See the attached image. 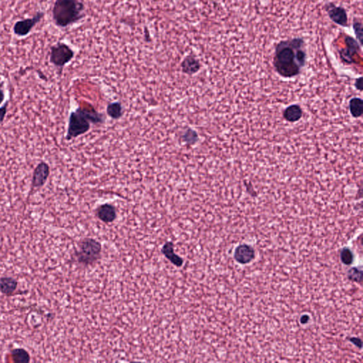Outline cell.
Here are the masks:
<instances>
[{
	"label": "cell",
	"mask_w": 363,
	"mask_h": 363,
	"mask_svg": "<svg viewBox=\"0 0 363 363\" xmlns=\"http://www.w3.org/2000/svg\"><path fill=\"white\" fill-rule=\"evenodd\" d=\"M309 319H310V318H309V316L303 315L301 317V319H300V322H301L302 324L304 325L309 322Z\"/></svg>",
	"instance_id": "obj_26"
},
{
	"label": "cell",
	"mask_w": 363,
	"mask_h": 363,
	"mask_svg": "<svg viewBox=\"0 0 363 363\" xmlns=\"http://www.w3.org/2000/svg\"><path fill=\"white\" fill-rule=\"evenodd\" d=\"M181 139L186 145H193L198 142L199 136L195 130L187 128L182 134Z\"/></svg>",
	"instance_id": "obj_18"
},
{
	"label": "cell",
	"mask_w": 363,
	"mask_h": 363,
	"mask_svg": "<svg viewBox=\"0 0 363 363\" xmlns=\"http://www.w3.org/2000/svg\"><path fill=\"white\" fill-rule=\"evenodd\" d=\"M345 43L346 46L339 51V54L341 60L345 64L350 65L354 62V56L361 52L362 45L360 44L356 39L350 36L345 37Z\"/></svg>",
	"instance_id": "obj_8"
},
{
	"label": "cell",
	"mask_w": 363,
	"mask_h": 363,
	"mask_svg": "<svg viewBox=\"0 0 363 363\" xmlns=\"http://www.w3.org/2000/svg\"><path fill=\"white\" fill-rule=\"evenodd\" d=\"M348 278L350 281L356 282L361 283L363 280L362 270H359L357 267H352L348 270Z\"/></svg>",
	"instance_id": "obj_21"
},
{
	"label": "cell",
	"mask_w": 363,
	"mask_h": 363,
	"mask_svg": "<svg viewBox=\"0 0 363 363\" xmlns=\"http://www.w3.org/2000/svg\"><path fill=\"white\" fill-rule=\"evenodd\" d=\"M363 100L361 98L352 99L349 103L350 113L354 118L362 117L363 115Z\"/></svg>",
	"instance_id": "obj_16"
},
{
	"label": "cell",
	"mask_w": 363,
	"mask_h": 363,
	"mask_svg": "<svg viewBox=\"0 0 363 363\" xmlns=\"http://www.w3.org/2000/svg\"><path fill=\"white\" fill-rule=\"evenodd\" d=\"M8 106H9V101H7L0 107V125L5 120L6 114L7 113Z\"/></svg>",
	"instance_id": "obj_23"
},
{
	"label": "cell",
	"mask_w": 363,
	"mask_h": 363,
	"mask_svg": "<svg viewBox=\"0 0 363 363\" xmlns=\"http://www.w3.org/2000/svg\"><path fill=\"white\" fill-rule=\"evenodd\" d=\"M106 113L114 120H119L123 115V107L120 102L109 104L106 108Z\"/></svg>",
	"instance_id": "obj_19"
},
{
	"label": "cell",
	"mask_w": 363,
	"mask_h": 363,
	"mask_svg": "<svg viewBox=\"0 0 363 363\" xmlns=\"http://www.w3.org/2000/svg\"><path fill=\"white\" fill-rule=\"evenodd\" d=\"M162 253L175 266L181 267L183 265L182 258L175 253L174 244L172 242H167L162 247Z\"/></svg>",
	"instance_id": "obj_15"
},
{
	"label": "cell",
	"mask_w": 363,
	"mask_h": 363,
	"mask_svg": "<svg viewBox=\"0 0 363 363\" xmlns=\"http://www.w3.org/2000/svg\"><path fill=\"white\" fill-rule=\"evenodd\" d=\"M51 173L49 165L44 161L39 162L34 169L31 180L32 189H39L43 187L48 181Z\"/></svg>",
	"instance_id": "obj_9"
},
{
	"label": "cell",
	"mask_w": 363,
	"mask_h": 363,
	"mask_svg": "<svg viewBox=\"0 0 363 363\" xmlns=\"http://www.w3.org/2000/svg\"><path fill=\"white\" fill-rule=\"evenodd\" d=\"M356 87L359 90H362V78H358L356 81Z\"/></svg>",
	"instance_id": "obj_27"
},
{
	"label": "cell",
	"mask_w": 363,
	"mask_h": 363,
	"mask_svg": "<svg viewBox=\"0 0 363 363\" xmlns=\"http://www.w3.org/2000/svg\"><path fill=\"white\" fill-rule=\"evenodd\" d=\"M12 358L15 363H29L31 359L29 353L23 348L14 349L12 351Z\"/></svg>",
	"instance_id": "obj_17"
},
{
	"label": "cell",
	"mask_w": 363,
	"mask_h": 363,
	"mask_svg": "<svg viewBox=\"0 0 363 363\" xmlns=\"http://www.w3.org/2000/svg\"><path fill=\"white\" fill-rule=\"evenodd\" d=\"M84 12V6L81 0H56L53 20L58 27L66 28L83 18Z\"/></svg>",
	"instance_id": "obj_3"
},
{
	"label": "cell",
	"mask_w": 363,
	"mask_h": 363,
	"mask_svg": "<svg viewBox=\"0 0 363 363\" xmlns=\"http://www.w3.org/2000/svg\"><path fill=\"white\" fill-rule=\"evenodd\" d=\"M74 55V51L69 45L59 42L51 48L50 62L56 68L62 70L65 65L73 60Z\"/></svg>",
	"instance_id": "obj_5"
},
{
	"label": "cell",
	"mask_w": 363,
	"mask_h": 363,
	"mask_svg": "<svg viewBox=\"0 0 363 363\" xmlns=\"http://www.w3.org/2000/svg\"><path fill=\"white\" fill-rule=\"evenodd\" d=\"M4 100H5V94H4V86L0 78V105L4 102Z\"/></svg>",
	"instance_id": "obj_24"
},
{
	"label": "cell",
	"mask_w": 363,
	"mask_h": 363,
	"mask_svg": "<svg viewBox=\"0 0 363 363\" xmlns=\"http://www.w3.org/2000/svg\"><path fill=\"white\" fill-rule=\"evenodd\" d=\"M45 14L43 12H38L32 18L25 19L17 21L14 25L13 31L15 35L19 37H23L27 36L31 30L44 17Z\"/></svg>",
	"instance_id": "obj_6"
},
{
	"label": "cell",
	"mask_w": 363,
	"mask_h": 363,
	"mask_svg": "<svg viewBox=\"0 0 363 363\" xmlns=\"http://www.w3.org/2000/svg\"><path fill=\"white\" fill-rule=\"evenodd\" d=\"M18 282L15 278L3 277L0 278V292L3 295L11 296L16 292Z\"/></svg>",
	"instance_id": "obj_13"
},
{
	"label": "cell",
	"mask_w": 363,
	"mask_h": 363,
	"mask_svg": "<svg viewBox=\"0 0 363 363\" xmlns=\"http://www.w3.org/2000/svg\"><path fill=\"white\" fill-rule=\"evenodd\" d=\"M97 216L101 222L111 223L117 218V211L113 205L104 204L99 206L97 209Z\"/></svg>",
	"instance_id": "obj_11"
},
{
	"label": "cell",
	"mask_w": 363,
	"mask_h": 363,
	"mask_svg": "<svg viewBox=\"0 0 363 363\" xmlns=\"http://www.w3.org/2000/svg\"><path fill=\"white\" fill-rule=\"evenodd\" d=\"M307 59L306 42L301 37L280 40L275 45L272 65L276 73L284 78L298 76Z\"/></svg>",
	"instance_id": "obj_1"
},
{
	"label": "cell",
	"mask_w": 363,
	"mask_h": 363,
	"mask_svg": "<svg viewBox=\"0 0 363 363\" xmlns=\"http://www.w3.org/2000/svg\"><path fill=\"white\" fill-rule=\"evenodd\" d=\"M350 341L353 343L356 346L361 349L362 348L363 343L361 339H358V338H352V339H350Z\"/></svg>",
	"instance_id": "obj_25"
},
{
	"label": "cell",
	"mask_w": 363,
	"mask_h": 363,
	"mask_svg": "<svg viewBox=\"0 0 363 363\" xmlns=\"http://www.w3.org/2000/svg\"><path fill=\"white\" fill-rule=\"evenodd\" d=\"M104 121L102 114L98 113L90 106L79 107L71 112L69 117L68 131L65 139L67 141L76 139L85 134L90 130V123H98Z\"/></svg>",
	"instance_id": "obj_2"
},
{
	"label": "cell",
	"mask_w": 363,
	"mask_h": 363,
	"mask_svg": "<svg viewBox=\"0 0 363 363\" xmlns=\"http://www.w3.org/2000/svg\"><path fill=\"white\" fill-rule=\"evenodd\" d=\"M101 244L92 239H84L79 245L76 257L80 263L90 265L100 259L101 256Z\"/></svg>",
	"instance_id": "obj_4"
},
{
	"label": "cell",
	"mask_w": 363,
	"mask_h": 363,
	"mask_svg": "<svg viewBox=\"0 0 363 363\" xmlns=\"http://www.w3.org/2000/svg\"><path fill=\"white\" fill-rule=\"evenodd\" d=\"M181 68L183 73L192 76L200 71L201 69V63L195 56L189 55L183 60Z\"/></svg>",
	"instance_id": "obj_12"
},
{
	"label": "cell",
	"mask_w": 363,
	"mask_h": 363,
	"mask_svg": "<svg viewBox=\"0 0 363 363\" xmlns=\"http://www.w3.org/2000/svg\"><path fill=\"white\" fill-rule=\"evenodd\" d=\"M303 116V111L301 106L297 104H292L286 108L283 112L284 120L290 123H295L301 120Z\"/></svg>",
	"instance_id": "obj_14"
},
{
	"label": "cell",
	"mask_w": 363,
	"mask_h": 363,
	"mask_svg": "<svg viewBox=\"0 0 363 363\" xmlns=\"http://www.w3.org/2000/svg\"><path fill=\"white\" fill-rule=\"evenodd\" d=\"M234 258L239 263L242 265L249 263L255 258V250L250 245L242 244L236 247Z\"/></svg>",
	"instance_id": "obj_10"
},
{
	"label": "cell",
	"mask_w": 363,
	"mask_h": 363,
	"mask_svg": "<svg viewBox=\"0 0 363 363\" xmlns=\"http://www.w3.org/2000/svg\"><path fill=\"white\" fill-rule=\"evenodd\" d=\"M324 9L330 20L333 23L342 27H348V16L345 8L337 6L334 3L329 2L325 4Z\"/></svg>",
	"instance_id": "obj_7"
},
{
	"label": "cell",
	"mask_w": 363,
	"mask_h": 363,
	"mask_svg": "<svg viewBox=\"0 0 363 363\" xmlns=\"http://www.w3.org/2000/svg\"><path fill=\"white\" fill-rule=\"evenodd\" d=\"M353 31H354L357 40L359 42L360 44L363 45V23L359 20H355L353 21Z\"/></svg>",
	"instance_id": "obj_22"
},
{
	"label": "cell",
	"mask_w": 363,
	"mask_h": 363,
	"mask_svg": "<svg viewBox=\"0 0 363 363\" xmlns=\"http://www.w3.org/2000/svg\"><path fill=\"white\" fill-rule=\"evenodd\" d=\"M341 260L345 265H350L353 263L354 256L353 252L348 248H344L341 250Z\"/></svg>",
	"instance_id": "obj_20"
}]
</instances>
